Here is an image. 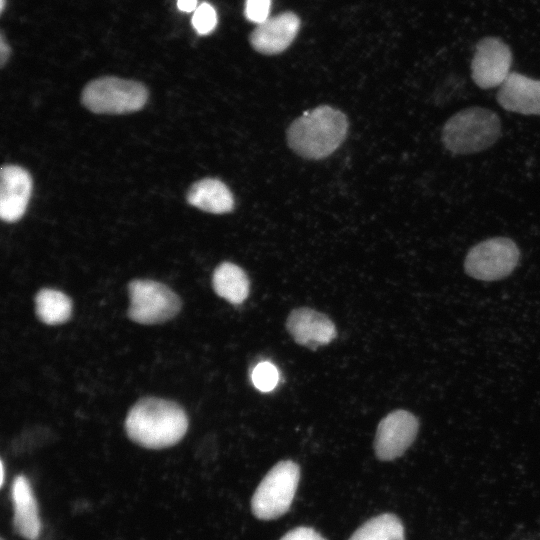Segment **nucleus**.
<instances>
[{
    "label": "nucleus",
    "instance_id": "1",
    "mask_svg": "<svg viewBox=\"0 0 540 540\" xmlns=\"http://www.w3.org/2000/svg\"><path fill=\"white\" fill-rule=\"evenodd\" d=\"M188 429V417L177 403L155 397L140 399L128 412L125 430L136 444L163 449L178 443Z\"/></svg>",
    "mask_w": 540,
    "mask_h": 540
},
{
    "label": "nucleus",
    "instance_id": "2",
    "mask_svg": "<svg viewBox=\"0 0 540 540\" xmlns=\"http://www.w3.org/2000/svg\"><path fill=\"white\" fill-rule=\"evenodd\" d=\"M348 130L345 114L331 106H319L303 113L287 131L290 148L298 155L319 160L332 154Z\"/></svg>",
    "mask_w": 540,
    "mask_h": 540
},
{
    "label": "nucleus",
    "instance_id": "3",
    "mask_svg": "<svg viewBox=\"0 0 540 540\" xmlns=\"http://www.w3.org/2000/svg\"><path fill=\"white\" fill-rule=\"evenodd\" d=\"M501 120L491 109L472 106L453 114L444 124L441 140L455 155L484 151L501 136Z\"/></svg>",
    "mask_w": 540,
    "mask_h": 540
},
{
    "label": "nucleus",
    "instance_id": "4",
    "mask_svg": "<svg viewBox=\"0 0 540 540\" xmlns=\"http://www.w3.org/2000/svg\"><path fill=\"white\" fill-rule=\"evenodd\" d=\"M300 479V468L291 460L275 464L256 488L251 509L261 520H272L290 508Z\"/></svg>",
    "mask_w": 540,
    "mask_h": 540
},
{
    "label": "nucleus",
    "instance_id": "5",
    "mask_svg": "<svg viewBox=\"0 0 540 540\" xmlns=\"http://www.w3.org/2000/svg\"><path fill=\"white\" fill-rule=\"evenodd\" d=\"M144 85L117 77H102L89 82L82 91L83 105L97 114H125L140 110L147 101Z\"/></svg>",
    "mask_w": 540,
    "mask_h": 540
},
{
    "label": "nucleus",
    "instance_id": "6",
    "mask_svg": "<svg viewBox=\"0 0 540 540\" xmlns=\"http://www.w3.org/2000/svg\"><path fill=\"white\" fill-rule=\"evenodd\" d=\"M128 317L139 324L154 325L174 318L181 310L179 296L163 283L135 279L128 285Z\"/></svg>",
    "mask_w": 540,
    "mask_h": 540
},
{
    "label": "nucleus",
    "instance_id": "7",
    "mask_svg": "<svg viewBox=\"0 0 540 540\" xmlns=\"http://www.w3.org/2000/svg\"><path fill=\"white\" fill-rule=\"evenodd\" d=\"M520 251L507 237H493L471 247L464 260L465 272L482 281H495L508 276L518 265Z\"/></svg>",
    "mask_w": 540,
    "mask_h": 540
},
{
    "label": "nucleus",
    "instance_id": "8",
    "mask_svg": "<svg viewBox=\"0 0 540 540\" xmlns=\"http://www.w3.org/2000/svg\"><path fill=\"white\" fill-rule=\"evenodd\" d=\"M419 429L417 417L407 410H394L379 423L374 440L376 456L391 461L402 456L416 439Z\"/></svg>",
    "mask_w": 540,
    "mask_h": 540
},
{
    "label": "nucleus",
    "instance_id": "9",
    "mask_svg": "<svg viewBox=\"0 0 540 540\" xmlns=\"http://www.w3.org/2000/svg\"><path fill=\"white\" fill-rule=\"evenodd\" d=\"M512 53L498 38L487 37L476 46L471 61V76L482 89L500 86L511 73Z\"/></svg>",
    "mask_w": 540,
    "mask_h": 540
},
{
    "label": "nucleus",
    "instance_id": "10",
    "mask_svg": "<svg viewBox=\"0 0 540 540\" xmlns=\"http://www.w3.org/2000/svg\"><path fill=\"white\" fill-rule=\"evenodd\" d=\"M286 329L297 344L310 349L327 345L337 336L332 320L308 307L292 310L286 320Z\"/></svg>",
    "mask_w": 540,
    "mask_h": 540
},
{
    "label": "nucleus",
    "instance_id": "11",
    "mask_svg": "<svg viewBox=\"0 0 540 540\" xmlns=\"http://www.w3.org/2000/svg\"><path fill=\"white\" fill-rule=\"evenodd\" d=\"M32 192V178L17 165H5L0 171V216L5 222H16L24 214Z\"/></svg>",
    "mask_w": 540,
    "mask_h": 540
},
{
    "label": "nucleus",
    "instance_id": "12",
    "mask_svg": "<svg viewBox=\"0 0 540 540\" xmlns=\"http://www.w3.org/2000/svg\"><path fill=\"white\" fill-rule=\"evenodd\" d=\"M300 27L297 15L285 12L259 24L250 35L252 47L265 55L283 52L295 39Z\"/></svg>",
    "mask_w": 540,
    "mask_h": 540
},
{
    "label": "nucleus",
    "instance_id": "13",
    "mask_svg": "<svg viewBox=\"0 0 540 540\" xmlns=\"http://www.w3.org/2000/svg\"><path fill=\"white\" fill-rule=\"evenodd\" d=\"M496 100L507 111L540 116V80L511 72L500 85Z\"/></svg>",
    "mask_w": 540,
    "mask_h": 540
},
{
    "label": "nucleus",
    "instance_id": "14",
    "mask_svg": "<svg viewBox=\"0 0 540 540\" xmlns=\"http://www.w3.org/2000/svg\"><path fill=\"white\" fill-rule=\"evenodd\" d=\"M14 526L24 538L34 540L40 532L38 506L26 477L18 476L12 485Z\"/></svg>",
    "mask_w": 540,
    "mask_h": 540
},
{
    "label": "nucleus",
    "instance_id": "15",
    "mask_svg": "<svg viewBox=\"0 0 540 540\" xmlns=\"http://www.w3.org/2000/svg\"><path fill=\"white\" fill-rule=\"evenodd\" d=\"M190 205L213 214L233 210L234 198L229 188L219 179L204 178L195 182L187 193Z\"/></svg>",
    "mask_w": 540,
    "mask_h": 540
},
{
    "label": "nucleus",
    "instance_id": "16",
    "mask_svg": "<svg viewBox=\"0 0 540 540\" xmlns=\"http://www.w3.org/2000/svg\"><path fill=\"white\" fill-rule=\"evenodd\" d=\"M215 293L232 304L246 300L250 291V282L244 270L231 262L218 265L212 277Z\"/></svg>",
    "mask_w": 540,
    "mask_h": 540
},
{
    "label": "nucleus",
    "instance_id": "17",
    "mask_svg": "<svg viewBox=\"0 0 540 540\" xmlns=\"http://www.w3.org/2000/svg\"><path fill=\"white\" fill-rule=\"evenodd\" d=\"M34 300L38 319L47 325L62 324L71 317V299L59 290L43 288L37 292Z\"/></svg>",
    "mask_w": 540,
    "mask_h": 540
},
{
    "label": "nucleus",
    "instance_id": "18",
    "mask_svg": "<svg viewBox=\"0 0 540 540\" xmlns=\"http://www.w3.org/2000/svg\"><path fill=\"white\" fill-rule=\"evenodd\" d=\"M349 540H405V531L396 515L385 513L366 521Z\"/></svg>",
    "mask_w": 540,
    "mask_h": 540
},
{
    "label": "nucleus",
    "instance_id": "19",
    "mask_svg": "<svg viewBox=\"0 0 540 540\" xmlns=\"http://www.w3.org/2000/svg\"><path fill=\"white\" fill-rule=\"evenodd\" d=\"M278 380V370L269 362L259 363L252 372L253 384L262 392H269L273 390L277 385Z\"/></svg>",
    "mask_w": 540,
    "mask_h": 540
},
{
    "label": "nucleus",
    "instance_id": "20",
    "mask_svg": "<svg viewBox=\"0 0 540 540\" xmlns=\"http://www.w3.org/2000/svg\"><path fill=\"white\" fill-rule=\"evenodd\" d=\"M191 22L198 34H209L217 25V13L212 5L203 2L194 11Z\"/></svg>",
    "mask_w": 540,
    "mask_h": 540
},
{
    "label": "nucleus",
    "instance_id": "21",
    "mask_svg": "<svg viewBox=\"0 0 540 540\" xmlns=\"http://www.w3.org/2000/svg\"><path fill=\"white\" fill-rule=\"evenodd\" d=\"M270 6L271 0H246L245 16L259 25L268 19Z\"/></svg>",
    "mask_w": 540,
    "mask_h": 540
},
{
    "label": "nucleus",
    "instance_id": "22",
    "mask_svg": "<svg viewBox=\"0 0 540 540\" xmlns=\"http://www.w3.org/2000/svg\"><path fill=\"white\" fill-rule=\"evenodd\" d=\"M280 540H326L310 527H297L287 532Z\"/></svg>",
    "mask_w": 540,
    "mask_h": 540
},
{
    "label": "nucleus",
    "instance_id": "23",
    "mask_svg": "<svg viewBox=\"0 0 540 540\" xmlns=\"http://www.w3.org/2000/svg\"><path fill=\"white\" fill-rule=\"evenodd\" d=\"M10 47L3 34L0 36V64L4 66L10 56Z\"/></svg>",
    "mask_w": 540,
    "mask_h": 540
},
{
    "label": "nucleus",
    "instance_id": "24",
    "mask_svg": "<svg viewBox=\"0 0 540 540\" xmlns=\"http://www.w3.org/2000/svg\"><path fill=\"white\" fill-rule=\"evenodd\" d=\"M177 7L180 11L189 13L197 9V0H177Z\"/></svg>",
    "mask_w": 540,
    "mask_h": 540
},
{
    "label": "nucleus",
    "instance_id": "25",
    "mask_svg": "<svg viewBox=\"0 0 540 540\" xmlns=\"http://www.w3.org/2000/svg\"><path fill=\"white\" fill-rule=\"evenodd\" d=\"M0 469H1V476H0V477H1V481H0V484H1V486H2L3 483H4V465H3L2 462H1V468H0Z\"/></svg>",
    "mask_w": 540,
    "mask_h": 540
},
{
    "label": "nucleus",
    "instance_id": "26",
    "mask_svg": "<svg viewBox=\"0 0 540 540\" xmlns=\"http://www.w3.org/2000/svg\"><path fill=\"white\" fill-rule=\"evenodd\" d=\"M5 3H6V0H1L0 1V10H1V12H3V10L5 8Z\"/></svg>",
    "mask_w": 540,
    "mask_h": 540
},
{
    "label": "nucleus",
    "instance_id": "27",
    "mask_svg": "<svg viewBox=\"0 0 540 540\" xmlns=\"http://www.w3.org/2000/svg\"><path fill=\"white\" fill-rule=\"evenodd\" d=\"M1 540H3V539H1Z\"/></svg>",
    "mask_w": 540,
    "mask_h": 540
}]
</instances>
